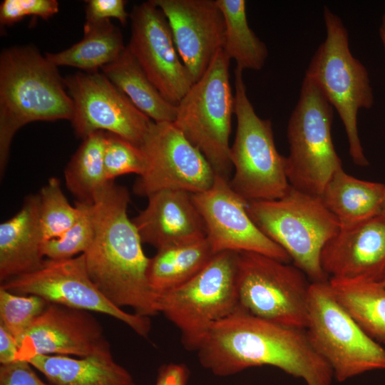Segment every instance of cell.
<instances>
[{
	"label": "cell",
	"mask_w": 385,
	"mask_h": 385,
	"mask_svg": "<svg viewBox=\"0 0 385 385\" xmlns=\"http://www.w3.org/2000/svg\"><path fill=\"white\" fill-rule=\"evenodd\" d=\"M197 351L201 365L218 376L272 366L307 385H331L334 377L305 329L260 318L240 306L211 327Z\"/></svg>",
	"instance_id": "obj_1"
},
{
	"label": "cell",
	"mask_w": 385,
	"mask_h": 385,
	"mask_svg": "<svg viewBox=\"0 0 385 385\" xmlns=\"http://www.w3.org/2000/svg\"><path fill=\"white\" fill-rule=\"evenodd\" d=\"M127 188L111 182L92 205L93 241L83 253L88 272L114 305L148 317L159 313L158 297L147 276L149 259L127 214Z\"/></svg>",
	"instance_id": "obj_2"
},
{
	"label": "cell",
	"mask_w": 385,
	"mask_h": 385,
	"mask_svg": "<svg viewBox=\"0 0 385 385\" xmlns=\"http://www.w3.org/2000/svg\"><path fill=\"white\" fill-rule=\"evenodd\" d=\"M74 107L56 66L32 46L0 55V174L6 168L16 133L34 121L71 120Z\"/></svg>",
	"instance_id": "obj_3"
},
{
	"label": "cell",
	"mask_w": 385,
	"mask_h": 385,
	"mask_svg": "<svg viewBox=\"0 0 385 385\" xmlns=\"http://www.w3.org/2000/svg\"><path fill=\"white\" fill-rule=\"evenodd\" d=\"M247 210L257 227L288 254L312 282L329 281L322 268L321 254L340 225L320 197L290 185L281 198L250 202Z\"/></svg>",
	"instance_id": "obj_4"
},
{
	"label": "cell",
	"mask_w": 385,
	"mask_h": 385,
	"mask_svg": "<svg viewBox=\"0 0 385 385\" xmlns=\"http://www.w3.org/2000/svg\"><path fill=\"white\" fill-rule=\"evenodd\" d=\"M323 16L326 38L313 55L305 76L336 108L345 128L353 162L366 166L369 162L359 137L357 114L359 109H369L373 106L369 73L352 56L348 31L341 19L327 6Z\"/></svg>",
	"instance_id": "obj_5"
},
{
	"label": "cell",
	"mask_w": 385,
	"mask_h": 385,
	"mask_svg": "<svg viewBox=\"0 0 385 385\" xmlns=\"http://www.w3.org/2000/svg\"><path fill=\"white\" fill-rule=\"evenodd\" d=\"M234 71L237 127L230 146L234 174L230 185L247 202L281 198L290 188L286 157L276 148L271 121L257 115L247 97L243 71Z\"/></svg>",
	"instance_id": "obj_6"
},
{
	"label": "cell",
	"mask_w": 385,
	"mask_h": 385,
	"mask_svg": "<svg viewBox=\"0 0 385 385\" xmlns=\"http://www.w3.org/2000/svg\"><path fill=\"white\" fill-rule=\"evenodd\" d=\"M230 59L220 49L204 75L177 105L175 126L207 160L216 175L227 180L232 168L230 135L235 110Z\"/></svg>",
	"instance_id": "obj_7"
},
{
	"label": "cell",
	"mask_w": 385,
	"mask_h": 385,
	"mask_svg": "<svg viewBox=\"0 0 385 385\" xmlns=\"http://www.w3.org/2000/svg\"><path fill=\"white\" fill-rule=\"evenodd\" d=\"M237 252L215 254L194 277L158 296L162 313L180 331L181 342L197 351L211 327L238 307Z\"/></svg>",
	"instance_id": "obj_8"
},
{
	"label": "cell",
	"mask_w": 385,
	"mask_h": 385,
	"mask_svg": "<svg viewBox=\"0 0 385 385\" xmlns=\"http://www.w3.org/2000/svg\"><path fill=\"white\" fill-rule=\"evenodd\" d=\"M332 120L333 106L305 76L287 130L286 174L292 188L320 197L332 176L342 168L332 141Z\"/></svg>",
	"instance_id": "obj_9"
},
{
	"label": "cell",
	"mask_w": 385,
	"mask_h": 385,
	"mask_svg": "<svg viewBox=\"0 0 385 385\" xmlns=\"http://www.w3.org/2000/svg\"><path fill=\"white\" fill-rule=\"evenodd\" d=\"M305 329L339 382L385 369V349L369 337L340 304L329 281L311 283Z\"/></svg>",
	"instance_id": "obj_10"
},
{
	"label": "cell",
	"mask_w": 385,
	"mask_h": 385,
	"mask_svg": "<svg viewBox=\"0 0 385 385\" xmlns=\"http://www.w3.org/2000/svg\"><path fill=\"white\" fill-rule=\"evenodd\" d=\"M239 306L260 318L306 329L312 282L294 265L250 252H237Z\"/></svg>",
	"instance_id": "obj_11"
},
{
	"label": "cell",
	"mask_w": 385,
	"mask_h": 385,
	"mask_svg": "<svg viewBox=\"0 0 385 385\" xmlns=\"http://www.w3.org/2000/svg\"><path fill=\"white\" fill-rule=\"evenodd\" d=\"M0 288L16 294L38 296L48 303L108 315L143 338L151 329L150 317L124 311L101 292L88 272L83 254L44 260L36 270L2 282Z\"/></svg>",
	"instance_id": "obj_12"
},
{
	"label": "cell",
	"mask_w": 385,
	"mask_h": 385,
	"mask_svg": "<svg viewBox=\"0 0 385 385\" xmlns=\"http://www.w3.org/2000/svg\"><path fill=\"white\" fill-rule=\"evenodd\" d=\"M140 148L147 160L133 192L148 197L165 190L191 194L211 187L215 173L203 154L172 122H152Z\"/></svg>",
	"instance_id": "obj_13"
},
{
	"label": "cell",
	"mask_w": 385,
	"mask_h": 385,
	"mask_svg": "<svg viewBox=\"0 0 385 385\" xmlns=\"http://www.w3.org/2000/svg\"><path fill=\"white\" fill-rule=\"evenodd\" d=\"M63 80L73 103L70 121L77 137L105 131L140 146L153 120L101 71H79Z\"/></svg>",
	"instance_id": "obj_14"
},
{
	"label": "cell",
	"mask_w": 385,
	"mask_h": 385,
	"mask_svg": "<svg viewBox=\"0 0 385 385\" xmlns=\"http://www.w3.org/2000/svg\"><path fill=\"white\" fill-rule=\"evenodd\" d=\"M130 20L128 49L162 96L178 105L195 81L178 54L166 16L150 0L135 5Z\"/></svg>",
	"instance_id": "obj_15"
},
{
	"label": "cell",
	"mask_w": 385,
	"mask_h": 385,
	"mask_svg": "<svg viewBox=\"0 0 385 385\" xmlns=\"http://www.w3.org/2000/svg\"><path fill=\"white\" fill-rule=\"evenodd\" d=\"M229 181L215 175L210 188L192 194L212 252H256L289 263L288 254L252 221L247 210L248 202L234 191Z\"/></svg>",
	"instance_id": "obj_16"
},
{
	"label": "cell",
	"mask_w": 385,
	"mask_h": 385,
	"mask_svg": "<svg viewBox=\"0 0 385 385\" xmlns=\"http://www.w3.org/2000/svg\"><path fill=\"white\" fill-rule=\"evenodd\" d=\"M16 342L18 361L37 355L86 357L111 352L103 327L91 312L53 303Z\"/></svg>",
	"instance_id": "obj_17"
},
{
	"label": "cell",
	"mask_w": 385,
	"mask_h": 385,
	"mask_svg": "<svg viewBox=\"0 0 385 385\" xmlns=\"http://www.w3.org/2000/svg\"><path fill=\"white\" fill-rule=\"evenodd\" d=\"M166 16L178 54L195 83L222 49L225 24L216 0H152Z\"/></svg>",
	"instance_id": "obj_18"
},
{
	"label": "cell",
	"mask_w": 385,
	"mask_h": 385,
	"mask_svg": "<svg viewBox=\"0 0 385 385\" xmlns=\"http://www.w3.org/2000/svg\"><path fill=\"white\" fill-rule=\"evenodd\" d=\"M321 265L329 282H380L385 275V215L340 228L323 247Z\"/></svg>",
	"instance_id": "obj_19"
},
{
	"label": "cell",
	"mask_w": 385,
	"mask_h": 385,
	"mask_svg": "<svg viewBox=\"0 0 385 385\" xmlns=\"http://www.w3.org/2000/svg\"><path fill=\"white\" fill-rule=\"evenodd\" d=\"M148 199L146 207L132 220L143 243L158 250L206 237L203 220L191 193L165 190Z\"/></svg>",
	"instance_id": "obj_20"
},
{
	"label": "cell",
	"mask_w": 385,
	"mask_h": 385,
	"mask_svg": "<svg viewBox=\"0 0 385 385\" xmlns=\"http://www.w3.org/2000/svg\"><path fill=\"white\" fill-rule=\"evenodd\" d=\"M44 240L38 193L26 197L20 210L0 225V282L38 269L43 262Z\"/></svg>",
	"instance_id": "obj_21"
},
{
	"label": "cell",
	"mask_w": 385,
	"mask_h": 385,
	"mask_svg": "<svg viewBox=\"0 0 385 385\" xmlns=\"http://www.w3.org/2000/svg\"><path fill=\"white\" fill-rule=\"evenodd\" d=\"M28 362L53 385H134L112 353L86 357L37 355Z\"/></svg>",
	"instance_id": "obj_22"
},
{
	"label": "cell",
	"mask_w": 385,
	"mask_h": 385,
	"mask_svg": "<svg viewBox=\"0 0 385 385\" xmlns=\"http://www.w3.org/2000/svg\"><path fill=\"white\" fill-rule=\"evenodd\" d=\"M385 185L357 179L338 170L325 185L320 198L337 219L349 227L380 214Z\"/></svg>",
	"instance_id": "obj_23"
},
{
	"label": "cell",
	"mask_w": 385,
	"mask_h": 385,
	"mask_svg": "<svg viewBox=\"0 0 385 385\" xmlns=\"http://www.w3.org/2000/svg\"><path fill=\"white\" fill-rule=\"evenodd\" d=\"M125 48L120 29L111 20L86 21L80 41L45 56L56 67L71 66L93 73L116 61Z\"/></svg>",
	"instance_id": "obj_24"
},
{
	"label": "cell",
	"mask_w": 385,
	"mask_h": 385,
	"mask_svg": "<svg viewBox=\"0 0 385 385\" xmlns=\"http://www.w3.org/2000/svg\"><path fill=\"white\" fill-rule=\"evenodd\" d=\"M215 255L206 237L158 249L149 259L147 271L151 289L158 297L181 286L200 272Z\"/></svg>",
	"instance_id": "obj_25"
},
{
	"label": "cell",
	"mask_w": 385,
	"mask_h": 385,
	"mask_svg": "<svg viewBox=\"0 0 385 385\" xmlns=\"http://www.w3.org/2000/svg\"><path fill=\"white\" fill-rule=\"evenodd\" d=\"M101 72L153 122L175 121L177 105L162 96L127 46L119 58L103 66Z\"/></svg>",
	"instance_id": "obj_26"
},
{
	"label": "cell",
	"mask_w": 385,
	"mask_h": 385,
	"mask_svg": "<svg viewBox=\"0 0 385 385\" xmlns=\"http://www.w3.org/2000/svg\"><path fill=\"white\" fill-rule=\"evenodd\" d=\"M106 133L96 131L83 139L64 170L66 187L78 202L93 204L111 182L106 177Z\"/></svg>",
	"instance_id": "obj_27"
},
{
	"label": "cell",
	"mask_w": 385,
	"mask_h": 385,
	"mask_svg": "<svg viewBox=\"0 0 385 385\" xmlns=\"http://www.w3.org/2000/svg\"><path fill=\"white\" fill-rule=\"evenodd\" d=\"M333 293L359 327L385 344V287L376 282H329Z\"/></svg>",
	"instance_id": "obj_28"
},
{
	"label": "cell",
	"mask_w": 385,
	"mask_h": 385,
	"mask_svg": "<svg viewBox=\"0 0 385 385\" xmlns=\"http://www.w3.org/2000/svg\"><path fill=\"white\" fill-rule=\"evenodd\" d=\"M225 24L222 51L236 62V68L243 71H259L268 56L265 43L250 27L245 0H216Z\"/></svg>",
	"instance_id": "obj_29"
},
{
	"label": "cell",
	"mask_w": 385,
	"mask_h": 385,
	"mask_svg": "<svg viewBox=\"0 0 385 385\" xmlns=\"http://www.w3.org/2000/svg\"><path fill=\"white\" fill-rule=\"evenodd\" d=\"M38 195L40 222L45 242L61 236L72 227L79 217L80 210L69 203L60 180L55 177L48 179Z\"/></svg>",
	"instance_id": "obj_30"
},
{
	"label": "cell",
	"mask_w": 385,
	"mask_h": 385,
	"mask_svg": "<svg viewBox=\"0 0 385 385\" xmlns=\"http://www.w3.org/2000/svg\"><path fill=\"white\" fill-rule=\"evenodd\" d=\"M80 210L76 222L61 236L43 242V252L48 259L61 260L83 254L94 236L92 205L76 202Z\"/></svg>",
	"instance_id": "obj_31"
},
{
	"label": "cell",
	"mask_w": 385,
	"mask_h": 385,
	"mask_svg": "<svg viewBox=\"0 0 385 385\" xmlns=\"http://www.w3.org/2000/svg\"><path fill=\"white\" fill-rule=\"evenodd\" d=\"M48 304L38 296L16 294L0 288V325L17 340Z\"/></svg>",
	"instance_id": "obj_32"
},
{
	"label": "cell",
	"mask_w": 385,
	"mask_h": 385,
	"mask_svg": "<svg viewBox=\"0 0 385 385\" xmlns=\"http://www.w3.org/2000/svg\"><path fill=\"white\" fill-rule=\"evenodd\" d=\"M106 133L104 170L108 181L120 175H143L147 168L146 157L141 148L122 137Z\"/></svg>",
	"instance_id": "obj_33"
},
{
	"label": "cell",
	"mask_w": 385,
	"mask_h": 385,
	"mask_svg": "<svg viewBox=\"0 0 385 385\" xmlns=\"http://www.w3.org/2000/svg\"><path fill=\"white\" fill-rule=\"evenodd\" d=\"M56 0H4L0 4V23L11 26L26 16L47 20L58 12Z\"/></svg>",
	"instance_id": "obj_34"
},
{
	"label": "cell",
	"mask_w": 385,
	"mask_h": 385,
	"mask_svg": "<svg viewBox=\"0 0 385 385\" xmlns=\"http://www.w3.org/2000/svg\"><path fill=\"white\" fill-rule=\"evenodd\" d=\"M86 2V21L96 22L115 18L125 26L130 19V14L125 10L126 1L89 0Z\"/></svg>",
	"instance_id": "obj_35"
},
{
	"label": "cell",
	"mask_w": 385,
	"mask_h": 385,
	"mask_svg": "<svg viewBox=\"0 0 385 385\" xmlns=\"http://www.w3.org/2000/svg\"><path fill=\"white\" fill-rule=\"evenodd\" d=\"M26 361L0 365V385H48Z\"/></svg>",
	"instance_id": "obj_36"
},
{
	"label": "cell",
	"mask_w": 385,
	"mask_h": 385,
	"mask_svg": "<svg viewBox=\"0 0 385 385\" xmlns=\"http://www.w3.org/2000/svg\"><path fill=\"white\" fill-rule=\"evenodd\" d=\"M188 376L185 364H164L158 369L155 385H187Z\"/></svg>",
	"instance_id": "obj_37"
},
{
	"label": "cell",
	"mask_w": 385,
	"mask_h": 385,
	"mask_svg": "<svg viewBox=\"0 0 385 385\" xmlns=\"http://www.w3.org/2000/svg\"><path fill=\"white\" fill-rule=\"evenodd\" d=\"M18 345L15 338L0 325V364L18 361Z\"/></svg>",
	"instance_id": "obj_38"
},
{
	"label": "cell",
	"mask_w": 385,
	"mask_h": 385,
	"mask_svg": "<svg viewBox=\"0 0 385 385\" xmlns=\"http://www.w3.org/2000/svg\"><path fill=\"white\" fill-rule=\"evenodd\" d=\"M379 36L385 51V12L384 13L379 27Z\"/></svg>",
	"instance_id": "obj_39"
},
{
	"label": "cell",
	"mask_w": 385,
	"mask_h": 385,
	"mask_svg": "<svg viewBox=\"0 0 385 385\" xmlns=\"http://www.w3.org/2000/svg\"><path fill=\"white\" fill-rule=\"evenodd\" d=\"M380 214L385 215V192H384L383 200L381 202Z\"/></svg>",
	"instance_id": "obj_40"
},
{
	"label": "cell",
	"mask_w": 385,
	"mask_h": 385,
	"mask_svg": "<svg viewBox=\"0 0 385 385\" xmlns=\"http://www.w3.org/2000/svg\"><path fill=\"white\" fill-rule=\"evenodd\" d=\"M380 282L385 287V275Z\"/></svg>",
	"instance_id": "obj_41"
},
{
	"label": "cell",
	"mask_w": 385,
	"mask_h": 385,
	"mask_svg": "<svg viewBox=\"0 0 385 385\" xmlns=\"http://www.w3.org/2000/svg\"><path fill=\"white\" fill-rule=\"evenodd\" d=\"M134 385H136L135 384Z\"/></svg>",
	"instance_id": "obj_42"
}]
</instances>
